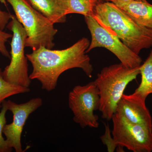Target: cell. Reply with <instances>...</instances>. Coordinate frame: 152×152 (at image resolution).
Wrapping results in <instances>:
<instances>
[{"instance_id":"1","label":"cell","mask_w":152,"mask_h":152,"mask_svg":"<svg viewBox=\"0 0 152 152\" xmlns=\"http://www.w3.org/2000/svg\"><path fill=\"white\" fill-rule=\"evenodd\" d=\"M90 41L83 37L72 46L62 50H52L42 46L26 55L32 66L29 75L31 80L40 82L42 89L55 90L61 75L74 68L82 69L89 78L92 77L93 67L86 50Z\"/></svg>"},{"instance_id":"2","label":"cell","mask_w":152,"mask_h":152,"mask_svg":"<svg viewBox=\"0 0 152 152\" xmlns=\"http://www.w3.org/2000/svg\"><path fill=\"white\" fill-rule=\"evenodd\" d=\"M93 16L135 53L139 55L143 49L152 47V30L139 26L114 3H97Z\"/></svg>"},{"instance_id":"3","label":"cell","mask_w":152,"mask_h":152,"mask_svg":"<svg viewBox=\"0 0 152 152\" xmlns=\"http://www.w3.org/2000/svg\"><path fill=\"white\" fill-rule=\"evenodd\" d=\"M140 66L128 68L120 63L104 67L98 74L94 82L99 90V110L103 119L112 120L128 85L140 74Z\"/></svg>"},{"instance_id":"4","label":"cell","mask_w":152,"mask_h":152,"mask_svg":"<svg viewBox=\"0 0 152 152\" xmlns=\"http://www.w3.org/2000/svg\"><path fill=\"white\" fill-rule=\"evenodd\" d=\"M27 35L26 47L33 50L43 46L52 49L58 30L54 24L33 7L27 0H7Z\"/></svg>"},{"instance_id":"5","label":"cell","mask_w":152,"mask_h":152,"mask_svg":"<svg viewBox=\"0 0 152 152\" xmlns=\"http://www.w3.org/2000/svg\"><path fill=\"white\" fill-rule=\"evenodd\" d=\"M7 27L12 32L11 43V61L3 71L7 81L12 84L29 88L31 79L28 72V58L25 54L27 33L16 17L11 15L10 21Z\"/></svg>"},{"instance_id":"6","label":"cell","mask_w":152,"mask_h":152,"mask_svg":"<svg viewBox=\"0 0 152 152\" xmlns=\"http://www.w3.org/2000/svg\"><path fill=\"white\" fill-rule=\"evenodd\" d=\"M68 99L75 122L82 128L99 127V117L94 112L99 110L100 99L94 81L85 86H75L69 93Z\"/></svg>"},{"instance_id":"7","label":"cell","mask_w":152,"mask_h":152,"mask_svg":"<svg viewBox=\"0 0 152 152\" xmlns=\"http://www.w3.org/2000/svg\"><path fill=\"white\" fill-rule=\"evenodd\" d=\"M84 17L91 37L86 53L96 48H104L115 55L127 67L137 68L141 65L142 60L139 55L126 46L118 37L109 32L93 16Z\"/></svg>"},{"instance_id":"8","label":"cell","mask_w":152,"mask_h":152,"mask_svg":"<svg viewBox=\"0 0 152 152\" xmlns=\"http://www.w3.org/2000/svg\"><path fill=\"white\" fill-rule=\"evenodd\" d=\"M112 136L115 145L134 152L152 151V129L128 121L115 113L112 120Z\"/></svg>"},{"instance_id":"9","label":"cell","mask_w":152,"mask_h":152,"mask_svg":"<svg viewBox=\"0 0 152 152\" xmlns=\"http://www.w3.org/2000/svg\"><path fill=\"white\" fill-rule=\"evenodd\" d=\"M4 102L12 113L13 121L10 124H6L3 134L10 148L16 152H23L21 135L24 126L30 115L42 105V100L37 97L24 103L18 104L11 100H5Z\"/></svg>"},{"instance_id":"10","label":"cell","mask_w":152,"mask_h":152,"mask_svg":"<svg viewBox=\"0 0 152 152\" xmlns=\"http://www.w3.org/2000/svg\"><path fill=\"white\" fill-rule=\"evenodd\" d=\"M145 101L134 93L130 95L124 94L118 104L116 113L131 122L152 129V118Z\"/></svg>"},{"instance_id":"11","label":"cell","mask_w":152,"mask_h":152,"mask_svg":"<svg viewBox=\"0 0 152 152\" xmlns=\"http://www.w3.org/2000/svg\"><path fill=\"white\" fill-rule=\"evenodd\" d=\"M124 11L139 26L152 30V4L147 0L115 4Z\"/></svg>"},{"instance_id":"12","label":"cell","mask_w":152,"mask_h":152,"mask_svg":"<svg viewBox=\"0 0 152 152\" xmlns=\"http://www.w3.org/2000/svg\"><path fill=\"white\" fill-rule=\"evenodd\" d=\"M31 5L53 24L66 20V0H27Z\"/></svg>"},{"instance_id":"13","label":"cell","mask_w":152,"mask_h":152,"mask_svg":"<svg viewBox=\"0 0 152 152\" xmlns=\"http://www.w3.org/2000/svg\"><path fill=\"white\" fill-rule=\"evenodd\" d=\"M140 71L141 81L134 93L146 100L152 94V50L146 61L140 66Z\"/></svg>"},{"instance_id":"14","label":"cell","mask_w":152,"mask_h":152,"mask_svg":"<svg viewBox=\"0 0 152 152\" xmlns=\"http://www.w3.org/2000/svg\"><path fill=\"white\" fill-rule=\"evenodd\" d=\"M66 14H78L85 16L94 15L96 0H66Z\"/></svg>"},{"instance_id":"15","label":"cell","mask_w":152,"mask_h":152,"mask_svg":"<svg viewBox=\"0 0 152 152\" xmlns=\"http://www.w3.org/2000/svg\"><path fill=\"white\" fill-rule=\"evenodd\" d=\"M2 71L0 69V109L6 99L19 94L27 93L29 88L11 83L7 81L3 76Z\"/></svg>"},{"instance_id":"16","label":"cell","mask_w":152,"mask_h":152,"mask_svg":"<svg viewBox=\"0 0 152 152\" xmlns=\"http://www.w3.org/2000/svg\"><path fill=\"white\" fill-rule=\"evenodd\" d=\"M8 110L5 104L3 102L0 112V152H10L12 150L3 136V129L7 123L6 115Z\"/></svg>"},{"instance_id":"17","label":"cell","mask_w":152,"mask_h":152,"mask_svg":"<svg viewBox=\"0 0 152 152\" xmlns=\"http://www.w3.org/2000/svg\"><path fill=\"white\" fill-rule=\"evenodd\" d=\"M12 37V34L0 30V53L4 56L9 58H10L11 56L6 46V43L9 39Z\"/></svg>"},{"instance_id":"18","label":"cell","mask_w":152,"mask_h":152,"mask_svg":"<svg viewBox=\"0 0 152 152\" xmlns=\"http://www.w3.org/2000/svg\"><path fill=\"white\" fill-rule=\"evenodd\" d=\"M105 126V132L103 136L101 137V140L103 143L107 145L108 151L114 152L115 149L118 147L114 143L113 136L112 137L111 131L110 130L109 125H106Z\"/></svg>"},{"instance_id":"19","label":"cell","mask_w":152,"mask_h":152,"mask_svg":"<svg viewBox=\"0 0 152 152\" xmlns=\"http://www.w3.org/2000/svg\"><path fill=\"white\" fill-rule=\"evenodd\" d=\"M11 18V14L0 9V30L4 31Z\"/></svg>"},{"instance_id":"20","label":"cell","mask_w":152,"mask_h":152,"mask_svg":"<svg viewBox=\"0 0 152 152\" xmlns=\"http://www.w3.org/2000/svg\"><path fill=\"white\" fill-rule=\"evenodd\" d=\"M140 1V0H107L108 1H110L115 4L118 3L126 2L130 1Z\"/></svg>"},{"instance_id":"21","label":"cell","mask_w":152,"mask_h":152,"mask_svg":"<svg viewBox=\"0 0 152 152\" xmlns=\"http://www.w3.org/2000/svg\"><path fill=\"white\" fill-rule=\"evenodd\" d=\"M96 1L98 3H99L101 2L106 1H107V0H96Z\"/></svg>"}]
</instances>
